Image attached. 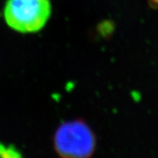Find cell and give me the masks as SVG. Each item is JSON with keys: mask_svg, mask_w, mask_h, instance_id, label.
<instances>
[{"mask_svg": "<svg viewBox=\"0 0 158 158\" xmlns=\"http://www.w3.org/2000/svg\"><path fill=\"white\" fill-rule=\"evenodd\" d=\"M0 156L1 157H17L19 156V151L13 146H7L0 144Z\"/></svg>", "mask_w": 158, "mask_h": 158, "instance_id": "cell-3", "label": "cell"}, {"mask_svg": "<svg viewBox=\"0 0 158 158\" xmlns=\"http://www.w3.org/2000/svg\"><path fill=\"white\" fill-rule=\"evenodd\" d=\"M53 142L56 152L64 158L89 157L96 146L92 130L81 119L60 125L54 135Z\"/></svg>", "mask_w": 158, "mask_h": 158, "instance_id": "cell-2", "label": "cell"}, {"mask_svg": "<svg viewBox=\"0 0 158 158\" xmlns=\"http://www.w3.org/2000/svg\"><path fill=\"white\" fill-rule=\"evenodd\" d=\"M50 0H7L4 19L9 27L22 34L39 32L48 21Z\"/></svg>", "mask_w": 158, "mask_h": 158, "instance_id": "cell-1", "label": "cell"}]
</instances>
